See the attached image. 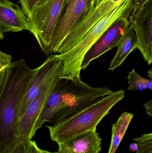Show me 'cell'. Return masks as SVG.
Listing matches in <instances>:
<instances>
[{"label": "cell", "instance_id": "7", "mask_svg": "<svg viewBox=\"0 0 152 153\" xmlns=\"http://www.w3.org/2000/svg\"><path fill=\"white\" fill-rule=\"evenodd\" d=\"M112 0L90 1L87 9L76 22L59 47L57 53L62 54L74 48L86 34L117 4Z\"/></svg>", "mask_w": 152, "mask_h": 153}, {"label": "cell", "instance_id": "12", "mask_svg": "<svg viewBox=\"0 0 152 153\" xmlns=\"http://www.w3.org/2000/svg\"><path fill=\"white\" fill-rule=\"evenodd\" d=\"M59 59L54 55H50L46 60L37 67L28 88L26 95L22 100L20 107V118L25 112L31 102L38 95L41 88L54 70Z\"/></svg>", "mask_w": 152, "mask_h": 153}, {"label": "cell", "instance_id": "28", "mask_svg": "<svg viewBox=\"0 0 152 153\" xmlns=\"http://www.w3.org/2000/svg\"><path fill=\"white\" fill-rule=\"evenodd\" d=\"M152 71L151 69L149 70L148 71V77H150L151 79H152Z\"/></svg>", "mask_w": 152, "mask_h": 153}, {"label": "cell", "instance_id": "26", "mask_svg": "<svg viewBox=\"0 0 152 153\" xmlns=\"http://www.w3.org/2000/svg\"><path fill=\"white\" fill-rule=\"evenodd\" d=\"M129 150L132 152H136L137 150V145L136 143H133L130 145Z\"/></svg>", "mask_w": 152, "mask_h": 153}, {"label": "cell", "instance_id": "22", "mask_svg": "<svg viewBox=\"0 0 152 153\" xmlns=\"http://www.w3.org/2000/svg\"><path fill=\"white\" fill-rule=\"evenodd\" d=\"M36 143L35 141L29 140L28 141L27 153H39Z\"/></svg>", "mask_w": 152, "mask_h": 153}, {"label": "cell", "instance_id": "17", "mask_svg": "<svg viewBox=\"0 0 152 153\" xmlns=\"http://www.w3.org/2000/svg\"><path fill=\"white\" fill-rule=\"evenodd\" d=\"M127 78L128 79V89L129 90L143 91L147 89H150L151 91L152 90L151 79H147L141 76L134 69L129 72Z\"/></svg>", "mask_w": 152, "mask_h": 153}, {"label": "cell", "instance_id": "9", "mask_svg": "<svg viewBox=\"0 0 152 153\" xmlns=\"http://www.w3.org/2000/svg\"><path fill=\"white\" fill-rule=\"evenodd\" d=\"M91 0H66L54 31L52 54L56 53L68 33L88 7Z\"/></svg>", "mask_w": 152, "mask_h": 153}, {"label": "cell", "instance_id": "10", "mask_svg": "<svg viewBox=\"0 0 152 153\" xmlns=\"http://www.w3.org/2000/svg\"><path fill=\"white\" fill-rule=\"evenodd\" d=\"M0 30L3 33L29 31L28 19L21 7L9 0H0Z\"/></svg>", "mask_w": 152, "mask_h": 153}, {"label": "cell", "instance_id": "13", "mask_svg": "<svg viewBox=\"0 0 152 153\" xmlns=\"http://www.w3.org/2000/svg\"><path fill=\"white\" fill-rule=\"evenodd\" d=\"M69 80L61 79L47 98L40 117L35 127V132L46 122H51L61 107L62 96L66 91Z\"/></svg>", "mask_w": 152, "mask_h": 153}, {"label": "cell", "instance_id": "3", "mask_svg": "<svg viewBox=\"0 0 152 153\" xmlns=\"http://www.w3.org/2000/svg\"><path fill=\"white\" fill-rule=\"evenodd\" d=\"M132 2V0H120L115 7L96 23L71 50L62 54L54 55L62 62L61 79H81L80 66L86 53L112 24L125 17Z\"/></svg>", "mask_w": 152, "mask_h": 153}, {"label": "cell", "instance_id": "16", "mask_svg": "<svg viewBox=\"0 0 152 153\" xmlns=\"http://www.w3.org/2000/svg\"><path fill=\"white\" fill-rule=\"evenodd\" d=\"M134 116L133 113L124 112L112 125L111 142L108 153H116Z\"/></svg>", "mask_w": 152, "mask_h": 153}, {"label": "cell", "instance_id": "8", "mask_svg": "<svg viewBox=\"0 0 152 153\" xmlns=\"http://www.w3.org/2000/svg\"><path fill=\"white\" fill-rule=\"evenodd\" d=\"M125 17L112 24L86 53L81 63V70H86L92 61L117 46L128 28Z\"/></svg>", "mask_w": 152, "mask_h": 153}, {"label": "cell", "instance_id": "1", "mask_svg": "<svg viewBox=\"0 0 152 153\" xmlns=\"http://www.w3.org/2000/svg\"><path fill=\"white\" fill-rule=\"evenodd\" d=\"M37 70L31 69L24 59L7 66L0 91V153H10L19 142L21 105Z\"/></svg>", "mask_w": 152, "mask_h": 153}, {"label": "cell", "instance_id": "25", "mask_svg": "<svg viewBox=\"0 0 152 153\" xmlns=\"http://www.w3.org/2000/svg\"><path fill=\"white\" fill-rule=\"evenodd\" d=\"M149 0H135V7L137 9H138L146 3Z\"/></svg>", "mask_w": 152, "mask_h": 153}, {"label": "cell", "instance_id": "21", "mask_svg": "<svg viewBox=\"0 0 152 153\" xmlns=\"http://www.w3.org/2000/svg\"><path fill=\"white\" fill-rule=\"evenodd\" d=\"M12 56L0 50V64L3 66L10 65L12 62Z\"/></svg>", "mask_w": 152, "mask_h": 153}, {"label": "cell", "instance_id": "18", "mask_svg": "<svg viewBox=\"0 0 152 153\" xmlns=\"http://www.w3.org/2000/svg\"><path fill=\"white\" fill-rule=\"evenodd\" d=\"M137 145L136 153H152V134H144L133 139Z\"/></svg>", "mask_w": 152, "mask_h": 153}, {"label": "cell", "instance_id": "20", "mask_svg": "<svg viewBox=\"0 0 152 153\" xmlns=\"http://www.w3.org/2000/svg\"><path fill=\"white\" fill-rule=\"evenodd\" d=\"M27 142L19 141L10 153H27Z\"/></svg>", "mask_w": 152, "mask_h": 153}, {"label": "cell", "instance_id": "27", "mask_svg": "<svg viewBox=\"0 0 152 153\" xmlns=\"http://www.w3.org/2000/svg\"><path fill=\"white\" fill-rule=\"evenodd\" d=\"M38 151L39 153H57L56 152H48V151H46V150H43L39 148H38Z\"/></svg>", "mask_w": 152, "mask_h": 153}, {"label": "cell", "instance_id": "29", "mask_svg": "<svg viewBox=\"0 0 152 153\" xmlns=\"http://www.w3.org/2000/svg\"><path fill=\"white\" fill-rule=\"evenodd\" d=\"M112 1H113V2L114 3H117V2H118L119 1H120V0H112Z\"/></svg>", "mask_w": 152, "mask_h": 153}, {"label": "cell", "instance_id": "24", "mask_svg": "<svg viewBox=\"0 0 152 153\" xmlns=\"http://www.w3.org/2000/svg\"><path fill=\"white\" fill-rule=\"evenodd\" d=\"M6 73H7V66H5L1 70H0V91L5 79Z\"/></svg>", "mask_w": 152, "mask_h": 153}, {"label": "cell", "instance_id": "14", "mask_svg": "<svg viewBox=\"0 0 152 153\" xmlns=\"http://www.w3.org/2000/svg\"><path fill=\"white\" fill-rule=\"evenodd\" d=\"M117 51L111 62L109 71L119 67L129 54L138 48L137 39L132 27L128 28L117 45Z\"/></svg>", "mask_w": 152, "mask_h": 153}, {"label": "cell", "instance_id": "31", "mask_svg": "<svg viewBox=\"0 0 152 153\" xmlns=\"http://www.w3.org/2000/svg\"><path fill=\"white\" fill-rule=\"evenodd\" d=\"M103 0H99V1H98V3H100V2H101V1H102Z\"/></svg>", "mask_w": 152, "mask_h": 153}, {"label": "cell", "instance_id": "2", "mask_svg": "<svg viewBox=\"0 0 152 153\" xmlns=\"http://www.w3.org/2000/svg\"><path fill=\"white\" fill-rule=\"evenodd\" d=\"M125 96L124 90L112 91L53 126H46L51 139L58 144L78 135L96 130L100 121Z\"/></svg>", "mask_w": 152, "mask_h": 153}, {"label": "cell", "instance_id": "19", "mask_svg": "<svg viewBox=\"0 0 152 153\" xmlns=\"http://www.w3.org/2000/svg\"><path fill=\"white\" fill-rule=\"evenodd\" d=\"M43 0H19L21 8L24 14L28 19L32 17V14L37 7Z\"/></svg>", "mask_w": 152, "mask_h": 153}, {"label": "cell", "instance_id": "32", "mask_svg": "<svg viewBox=\"0 0 152 153\" xmlns=\"http://www.w3.org/2000/svg\"><path fill=\"white\" fill-rule=\"evenodd\" d=\"M91 1H98H98H99V0H91Z\"/></svg>", "mask_w": 152, "mask_h": 153}, {"label": "cell", "instance_id": "4", "mask_svg": "<svg viewBox=\"0 0 152 153\" xmlns=\"http://www.w3.org/2000/svg\"><path fill=\"white\" fill-rule=\"evenodd\" d=\"M66 0H43L28 19L29 32L35 38L42 51L51 54L54 31Z\"/></svg>", "mask_w": 152, "mask_h": 153}, {"label": "cell", "instance_id": "15", "mask_svg": "<svg viewBox=\"0 0 152 153\" xmlns=\"http://www.w3.org/2000/svg\"><path fill=\"white\" fill-rule=\"evenodd\" d=\"M132 28L135 30L138 49L145 62L150 65L152 62V19L146 27L142 24L135 23Z\"/></svg>", "mask_w": 152, "mask_h": 153}, {"label": "cell", "instance_id": "23", "mask_svg": "<svg viewBox=\"0 0 152 153\" xmlns=\"http://www.w3.org/2000/svg\"><path fill=\"white\" fill-rule=\"evenodd\" d=\"M144 107L146 109V114L152 117V100L151 99L148 101L144 105Z\"/></svg>", "mask_w": 152, "mask_h": 153}, {"label": "cell", "instance_id": "30", "mask_svg": "<svg viewBox=\"0 0 152 153\" xmlns=\"http://www.w3.org/2000/svg\"><path fill=\"white\" fill-rule=\"evenodd\" d=\"M4 67H5V66H2V65L0 64V70H1V69Z\"/></svg>", "mask_w": 152, "mask_h": 153}, {"label": "cell", "instance_id": "5", "mask_svg": "<svg viewBox=\"0 0 152 153\" xmlns=\"http://www.w3.org/2000/svg\"><path fill=\"white\" fill-rule=\"evenodd\" d=\"M112 92L108 87H92L81 79L69 80L67 89L62 96L60 110L51 122L56 123L62 120Z\"/></svg>", "mask_w": 152, "mask_h": 153}, {"label": "cell", "instance_id": "6", "mask_svg": "<svg viewBox=\"0 0 152 153\" xmlns=\"http://www.w3.org/2000/svg\"><path fill=\"white\" fill-rule=\"evenodd\" d=\"M62 62L59 59L54 70L41 88L38 95L31 102L21 116L18 137L21 142H27L35 134V127L48 96L60 80Z\"/></svg>", "mask_w": 152, "mask_h": 153}, {"label": "cell", "instance_id": "11", "mask_svg": "<svg viewBox=\"0 0 152 153\" xmlns=\"http://www.w3.org/2000/svg\"><path fill=\"white\" fill-rule=\"evenodd\" d=\"M102 140L96 130L88 131L58 144L57 153H100Z\"/></svg>", "mask_w": 152, "mask_h": 153}]
</instances>
